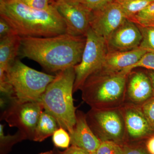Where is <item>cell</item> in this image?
<instances>
[{"instance_id": "6da1fadb", "label": "cell", "mask_w": 154, "mask_h": 154, "mask_svg": "<svg viewBox=\"0 0 154 154\" xmlns=\"http://www.w3.org/2000/svg\"><path fill=\"white\" fill-rule=\"evenodd\" d=\"M86 36L66 33L50 37H21L18 57L38 63L51 72H59L79 64Z\"/></svg>"}, {"instance_id": "7a4b0ae2", "label": "cell", "mask_w": 154, "mask_h": 154, "mask_svg": "<svg viewBox=\"0 0 154 154\" xmlns=\"http://www.w3.org/2000/svg\"><path fill=\"white\" fill-rule=\"evenodd\" d=\"M0 17L20 37H50L66 33L63 19L52 5L49 10H39L21 0H0Z\"/></svg>"}, {"instance_id": "3957f363", "label": "cell", "mask_w": 154, "mask_h": 154, "mask_svg": "<svg viewBox=\"0 0 154 154\" xmlns=\"http://www.w3.org/2000/svg\"><path fill=\"white\" fill-rule=\"evenodd\" d=\"M75 79L74 67L59 72L40 99L44 110L69 134L73 131L76 120L77 107L73 98Z\"/></svg>"}, {"instance_id": "277c9868", "label": "cell", "mask_w": 154, "mask_h": 154, "mask_svg": "<svg viewBox=\"0 0 154 154\" xmlns=\"http://www.w3.org/2000/svg\"><path fill=\"white\" fill-rule=\"evenodd\" d=\"M129 74L99 70L88 77L81 89L82 99L91 108H119L124 104Z\"/></svg>"}, {"instance_id": "5b68a950", "label": "cell", "mask_w": 154, "mask_h": 154, "mask_svg": "<svg viewBox=\"0 0 154 154\" xmlns=\"http://www.w3.org/2000/svg\"><path fill=\"white\" fill-rule=\"evenodd\" d=\"M6 76L13 89L10 100L19 102L40 101L48 86L55 75L31 68L17 59L6 71Z\"/></svg>"}, {"instance_id": "8992f818", "label": "cell", "mask_w": 154, "mask_h": 154, "mask_svg": "<svg viewBox=\"0 0 154 154\" xmlns=\"http://www.w3.org/2000/svg\"><path fill=\"white\" fill-rule=\"evenodd\" d=\"M120 107L91 108L86 114L89 126L101 141H112L120 145L127 142L126 128Z\"/></svg>"}, {"instance_id": "52a82bcc", "label": "cell", "mask_w": 154, "mask_h": 154, "mask_svg": "<svg viewBox=\"0 0 154 154\" xmlns=\"http://www.w3.org/2000/svg\"><path fill=\"white\" fill-rule=\"evenodd\" d=\"M85 36V45L82 60L74 67L75 79L74 93L81 90L88 77L101 69L108 51L105 38L96 34L91 28Z\"/></svg>"}, {"instance_id": "ba28073f", "label": "cell", "mask_w": 154, "mask_h": 154, "mask_svg": "<svg viewBox=\"0 0 154 154\" xmlns=\"http://www.w3.org/2000/svg\"><path fill=\"white\" fill-rule=\"evenodd\" d=\"M44 110L40 101L19 102L11 100L3 111L1 120H5L11 127H16L24 133L28 139L33 140L38 118Z\"/></svg>"}, {"instance_id": "9c48e42d", "label": "cell", "mask_w": 154, "mask_h": 154, "mask_svg": "<svg viewBox=\"0 0 154 154\" xmlns=\"http://www.w3.org/2000/svg\"><path fill=\"white\" fill-rule=\"evenodd\" d=\"M50 4L63 19L66 33L74 36H86L91 28L92 11L82 4H69L63 0H51Z\"/></svg>"}, {"instance_id": "30bf717a", "label": "cell", "mask_w": 154, "mask_h": 154, "mask_svg": "<svg viewBox=\"0 0 154 154\" xmlns=\"http://www.w3.org/2000/svg\"><path fill=\"white\" fill-rule=\"evenodd\" d=\"M92 12L90 27L106 41L113 31L127 18L120 6L115 2Z\"/></svg>"}, {"instance_id": "8fae6325", "label": "cell", "mask_w": 154, "mask_h": 154, "mask_svg": "<svg viewBox=\"0 0 154 154\" xmlns=\"http://www.w3.org/2000/svg\"><path fill=\"white\" fill-rule=\"evenodd\" d=\"M142 39L138 26L127 18L110 34L106 43L108 51H128L139 48Z\"/></svg>"}, {"instance_id": "7c38bea8", "label": "cell", "mask_w": 154, "mask_h": 154, "mask_svg": "<svg viewBox=\"0 0 154 154\" xmlns=\"http://www.w3.org/2000/svg\"><path fill=\"white\" fill-rule=\"evenodd\" d=\"M120 108L126 128L127 142L142 140L150 136L153 131L139 105L124 104Z\"/></svg>"}, {"instance_id": "4fadbf2b", "label": "cell", "mask_w": 154, "mask_h": 154, "mask_svg": "<svg viewBox=\"0 0 154 154\" xmlns=\"http://www.w3.org/2000/svg\"><path fill=\"white\" fill-rule=\"evenodd\" d=\"M76 120L73 131L69 134L71 145L84 149L90 153L96 152L101 141L89 126L86 114L77 110Z\"/></svg>"}, {"instance_id": "5bb4252c", "label": "cell", "mask_w": 154, "mask_h": 154, "mask_svg": "<svg viewBox=\"0 0 154 154\" xmlns=\"http://www.w3.org/2000/svg\"><path fill=\"white\" fill-rule=\"evenodd\" d=\"M146 52L140 48L128 51H108L99 70L107 72L122 71L137 63Z\"/></svg>"}, {"instance_id": "9a60e30c", "label": "cell", "mask_w": 154, "mask_h": 154, "mask_svg": "<svg viewBox=\"0 0 154 154\" xmlns=\"http://www.w3.org/2000/svg\"><path fill=\"white\" fill-rule=\"evenodd\" d=\"M126 86V94L134 104L141 105L150 98L153 93L150 80L148 75L141 72L129 73Z\"/></svg>"}, {"instance_id": "2e32d148", "label": "cell", "mask_w": 154, "mask_h": 154, "mask_svg": "<svg viewBox=\"0 0 154 154\" xmlns=\"http://www.w3.org/2000/svg\"><path fill=\"white\" fill-rule=\"evenodd\" d=\"M21 38L14 34L0 38V69L6 71L17 59Z\"/></svg>"}, {"instance_id": "e0dca14e", "label": "cell", "mask_w": 154, "mask_h": 154, "mask_svg": "<svg viewBox=\"0 0 154 154\" xmlns=\"http://www.w3.org/2000/svg\"><path fill=\"white\" fill-rule=\"evenodd\" d=\"M59 127L55 119L44 110L37 122L33 140L38 142L43 141L52 136Z\"/></svg>"}, {"instance_id": "ac0fdd59", "label": "cell", "mask_w": 154, "mask_h": 154, "mask_svg": "<svg viewBox=\"0 0 154 154\" xmlns=\"http://www.w3.org/2000/svg\"><path fill=\"white\" fill-rule=\"evenodd\" d=\"M28 139L27 136L22 131L18 130L15 134H5L4 125L0 124V148L1 154H7L12 147L18 143Z\"/></svg>"}, {"instance_id": "d6986e66", "label": "cell", "mask_w": 154, "mask_h": 154, "mask_svg": "<svg viewBox=\"0 0 154 154\" xmlns=\"http://www.w3.org/2000/svg\"><path fill=\"white\" fill-rule=\"evenodd\" d=\"M154 0H115L123 10L128 19H130Z\"/></svg>"}, {"instance_id": "ffe728a7", "label": "cell", "mask_w": 154, "mask_h": 154, "mask_svg": "<svg viewBox=\"0 0 154 154\" xmlns=\"http://www.w3.org/2000/svg\"><path fill=\"white\" fill-rule=\"evenodd\" d=\"M130 20L138 26L154 27V1Z\"/></svg>"}, {"instance_id": "44dd1931", "label": "cell", "mask_w": 154, "mask_h": 154, "mask_svg": "<svg viewBox=\"0 0 154 154\" xmlns=\"http://www.w3.org/2000/svg\"><path fill=\"white\" fill-rule=\"evenodd\" d=\"M137 26L142 37L140 48L147 52L154 53V27Z\"/></svg>"}, {"instance_id": "7402d4cb", "label": "cell", "mask_w": 154, "mask_h": 154, "mask_svg": "<svg viewBox=\"0 0 154 154\" xmlns=\"http://www.w3.org/2000/svg\"><path fill=\"white\" fill-rule=\"evenodd\" d=\"M52 141L56 147L67 149L71 144L69 134L66 130L59 127L52 135Z\"/></svg>"}, {"instance_id": "603a6c76", "label": "cell", "mask_w": 154, "mask_h": 154, "mask_svg": "<svg viewBox=\"0 0 154 154\" xmlns=\"http://www.w3.org/2000/svg\"><path fill=\"white\" fill-rule=\"evenodd\" d=\"M95 153L96 154H124L122 145L110 140L101 141Z\"/></svg>"}, {"instance_id": "cb8c5ba5", "label": "cell", "mask_w": 154, "mask_h": 154, "mask_svg": "<svg viewBox=\"0 0 154 154\" xmlns=\"http://www.w3.org/2000/svg\"><path fill=\"white\" fill-rule=\"evenodd\" d=\"M139 105L152 131L154 132V97Z\"/></svg>"}, {"instance_id": "d4e9b609", "label": "cell", "mask_w": 154, "mask_h": 154, "mask_svg": "<svg viewBox=\"0 0 154 154\" xmlns=\"http://www.w3.org/2000/svg\"><path fill=\"white\" fill-rule=\"evenodd\" d=\"M138 67L144 68L154 71V53H146L137 63L123 71L129 74L132 69Z\"/></svg>"}, {"instance_id": "484cf974", "label": "cell", "mask_w": 154, "mask_h": 154, "mask_svg": "<svg viewBox=\"0 0 154 154\" xmlns=\"http://www.w3.org/2000/svg\"><path fill=\"white\" fill-rule=\"evenodd\" d=\"M124 154H149L146 150L144 146L140 143H133L126 142L122 145Z\"/></svg>"}, {"instance_id": "4316f807", "label": "cell", "mask_w": 154, "mask_h": 154, "mask_svg": "<svg viewBox=\"0 0 154 154\" xmlns=\"http://www.w3.org/2000/svg\"><path fill=\"white\" fill-rule=\"evenodd\" d=\"M114 2L115 0H85L82 4L90 11H95Z\"/></svg>"}, {"instance_id": "83f0119b", "label": "cell", "mask_w": 154, "mask_h": 154, "mask_svg": "<svg viewBox=\"0 0 154 154\" xmlns=\"http://www.w3.org/2000/svg\"><path fill=\"white\" fill-rule=\"evenodd\" d=\"M51 1V0H28L24 3L29 7L37 10H48L52 7L50 4Z\"/></svg>"}, {"instance_id": "f1b7e54d", "label": "cell", "mask_w": 154, "mask_h": 154, "mask_svg": "<svg viewBox=\"0 0 154 154\" xmlns=\"http://www.w3.org/2000/svg\"><path fill=\"white\" fill-rule=\"evenodd\" d=\"M14 34V30L8 22L0 17V38Z\"/></svg>"}, {"instance_id": "f546056e", "label": "cell", "mask_w": 154, "mask_h": 154, "mask_svg": "<svg viewBox=\"0 0 154 154\" xmlns=\"http://www.w3.org/2000/svg\"><path fill=\"white\" fill-rule=\"evenodd\" d=\"M58 154H91L89 152L79 147L74 146H71L68 148L66 149L63 152H59Z\"/></svg>"}, {"instance_id": "4dcf8cb0", "label": "cell", "mask_w": 154, "mask_h": 154, "mask_svg": "<svg viewBox=\"0 0 154 154\" xmlns=\"http://www.w3.org/2000/svg\"><path fill=\"white\" fill-rule=\"evenodd\" d=\"M144 147L149 154H154V135L148 137L145 143Z\"/></svg>"}, {"instance_id": "1f68e13d", "label": "cell", "mask_w": 154, "mask_h": 154, "mask_svg": "<svg viewBox=\"0 0 154 154\" xmlns=\"http://www.w3.org/2000/svg\"><path fill=\"white\" fill-rule=\"evenodd\" d=\"M148 75L150 80L151 82L152 87L153 91L154 94V71H151L149 72Z\"/></svg>"}, {"instance_id": "d6a6232c", "label": "cell", "mask_w": 154, "mask_h": 154, "mask_svg": "<svg viewBox=\"0 0 154 154\" xmlns=\"http://www.w3.org/2000/svg\"><path fill=\"white\" fill-rule=\"evenodd\" d=\"M66 2L71 4H82L85 0H63Z\"/></svg>"}, {"instance_id": "836d02e7", "label": "cell", "mask_w": 154, "mask_h": 154, "mask_svg": "<svg viewBox=\"0 0 154 154\" xmlns=\"http://www.w3.org/2000/svg\"><path fill=\"white\" fill-rule=\"evenodd\" d=\"M39 154H53V151H49L41 153Z\"/></svg>"}, {"instance_id": "e575fe53", "label": "cell", "mask_w": 154, "mask_h": 154, "mask_svg": "<svg viewBox=\"0 0 154 154\" xmlns=\"http://www.w3.org/2000/svg\"><path fill=\"white\" fill-rule=\"evenodd\" d=\"M21 1L25 3V2H27L28 0H21Z\"/></svg>"}, {"instance_id": "d590c367", "label": "cell", "mask_w": 154, "mask_h": 154, "mask_svg": "<svg viewBox=\"0 0 154 154\" xmlns=\"http://www.w3.org/2000/svg\"><path fill=\"white\" fill-rule=\"evenodd\" d=\"M91 154H96V153L94 152V153H91Z\"/></svg>"}]
</instances>
